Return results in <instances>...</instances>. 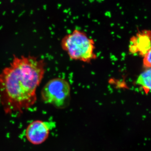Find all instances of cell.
Wrapping results in <instances>:
<instances>
[{
  "label": "cell",
  "mask_w": 151,
  "mask_h": 151,
  "mask_svg": "<svg viewBox=\"0 0 151 151\" xmlns=\"http://www.w3.org/2000/svg\"><path fill=\"white\" fill-rule=\"evenodd\" d=\"M0 72V97L6 113H21L36 102V91L45 74L46 63L32 55H14Z\"/></svg>",
  "instance_id": "6da1fadb"
},
{
  "label": "cell",
  "mask_w": 151,
  "mask_h": 151,
  "mask_svg": "<svg viewBox=\"0 0 151 151\" xmlns=\"http://www.w3.org/2000/svg\"><path fill=\"white\" fill-rule=\"evenodd\" d=\"M60 45L70 59L89 63L97 58L94 40L81 30L74 29L63 37Z\"/></svg>",
  "instance_id": "7a4b0ae2"
},
{
  "label": "cell",
  "mask_w": 151,
  "mask_h": 151,
  "mask_svg": "<svg viewBox=\"0 0 151 151\" xmlns=\"http://www.w3.org/2000/svg\"><path fill=\"white\" fill-rule=\"evenodd\" d=\"M71 88L69 82L59 77L52 78L44 86L41 91V98L45 103L58 109H63L69 105Z\"/></svg>",
  "instance_id": "3957f363"
},
{
  "label": "cell",
  "mask_w": 151,
  "mask_h": 151,
  "mask_svg": "<svg viewBox=\"0 0 151 151\" xmlns=\"http://www.w3.org/2000/svg\"><path fill=\"white\" fill-rule=\"evenodd\" d=\"M55 127L53 122L37 120L28 126L25 136L28 141L35 145L42 144L46 141L51 131Z\"/></svg>",
  "instance_id": "277c9868"
},
{
  "label": "cell",
  "mask_w": 151,
  "mask_h": 151,
  "mask_svg": "<svg viewBox=\"0 0 151 151\" xmlns=\"http://www.w3.org/2000/svg\"><path fill=\"white\" fill-rule=\"evenodd\" d=\"M151 38L150 30L144 29L138 32L130 38L129 46L130 53L144 56L151 50Z\"/></svg>",
  "instance_id": "5b68a950"
},
{
  "label": "cell",
  "mask_w": 151,
  "mask_h": 151,
  "mask_svg": "<svg viewBox=\"0 0 151 151\" xmlns=\"http://www.w3.org/2000/svg\"><path fill=\"white\" fill-rule=\"evenodd\" d=\"M136 82L145 94H148L150 92L151 87V68L145 69L138 76Z\"/></svg>",
  "instance_id": "8992f818"
},
{
  "label": "cell",
  "mask_w": 151,
  "mask_h": 151,
  "mask_svg": "<svg viewBox=\"0 0 151 151\" xmlns=\"http://www.w3.org/2000/svg\"><path fill=\"white\" fill-rule=\"evenodd\" d=\"M151 50L148 52L143 57V65L145 69L151 68Z\"/></svg>",
  "instance_id": "52a82bcc"
},
{
  "label": "cell",
  "mask_w": 151,
  "mask_h": 151,
  "mask_svg": "<svg viewBox=\"0 0 151 151\" xmlns=\"http://www.w3.org/2000/svg\"><path fill=\"white\" fill-rule=\"evenodd\" d=\"M1 104V97H0V104Z\"/></svg>",
  "instance_id": "ba28073f"
}]
</instances>
